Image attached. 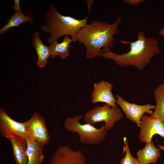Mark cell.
<instances>
[{
	"mask_svg": "<svg viewBox=\"0 0 164 164\" xmlns=\"http://www.w3.org/2000/svg\"><path fill=\"white\" fill-rule=\"evenodd\" d=\"M137 39L132 42L120 40L123 44H130L129 51L121 54L111 51L109 47L104 48L100 56L113 60L117 65L123 67L132 66L143 71L152 59L161 53L158 40L145 36L143 31L137 33Z\"/></svg>",
	"mask_w": 164,
	"mask_h": 164,
	"instance_id": "1",
	"label": "cell"
},
{
	"mask_svg": "<svg viewBox=\"0 0 164 164\" xmlns=\"http://www.w3.org/2000/svg\"><path fill=\"white\" fill-rule=\"evenodd\" d=\"M121 20V18L118 16L111 24L92 20L90 24H87L77 32V41L85 46L87 59H94L100 56L102 47H113L116 41L114 36L118 33V27Z\"/></svg>",
	"mask_w": 164,
	"mask_h": 164,
	"instance_id": "2",
	"label": "cell"
},
{
	"mask_svg": "<svg viewBox=\"0 0 164 164\" xmlns=\"http://www.w3.org/2000/svg\"><path fill=\"white\" fill-rule=\"evenodd\" d=\"M46 12L45 23L41 26L40 29L44 33L50 34L47 42L50 44L63 36H70L77 41V32L87 24L88 14L81 20L63 15L58 12L56 6L51 4Z\"/></svg>",
	"mask_w": 164,
	"mask_h": 164,
	"instance_id": "3",
	"label": "cell"
},
{
	"mask_svg": "<svg viewBox=\"0 0 164 164\" xmlns=\"http://www.w3.org/2000/svg\"><path fill=\"white\" fill-rule=\"evenodd\" d=\"M83 118L79 115L67 118L63 123L65 128L69 132L77 133L80 141L84 144L96 145L102 142L108 133L105 125L98 128L88 123L82 124L79 121Z\"/></svg>",
	"mask_w": 164,
	"mask_h": 164,
	"instance_id": "4",
	"label": "cell"
},
{
	"mask_svg": "<svg viewBox=\"0 0 164 164\" xmlns=\"http://www.w3.org/2000/svg\"><path fill=\"white\" fill-rule=\"evenodd\" d=\"M123 117L122 112L119 107H112L105 104L102 106H95L87 111L84 116V121L85 123L92 125L104 121L108 131L111 129L114 123L120 120Z\"/></svg>",
	"mask_w": 164,
	"mask_h": 164,
	"instance_id": "5",
	"label": "cell"
},
{
	"mask_svg": "<svg viewBox=\"0 0 164 164\" xmlns=\"http://www.w3.org/2000/svg\"><path fill=\"white\" fill-rule=\"evenodd\" d=\"M0 132L2 136L7 138L11 136L26 139L31 138L26 122H18L12 119L2 108L0 109Z\"/></svg>",
	"mask_w": 164,
	"mask_h": 164,
	"instance_id": "6",
	"label": "cell"
},
{
	"mask_svg": "<svg viewBox=\"0 0 164 164\" xmlns=\"http://www.w3.org/2000/svg\"><path fill=\"white\" fill-rule=\"evenodd\" d=\"M116 104H118L125 114L126 118L133 122L135 123L138 127L140 126L141 118L146 113L151 115L155 106L147 104L139 105L130 103L125 100L122 97L116 94Z\"/></svg>",
	"mask_w": 164,
	"mask_h": 164,
	"instance_id": "7",
	"label": "cell"
},
{
	"mask_svg": "<svg viewBox=\"0 0 164 164\" xmlns=\"http://www.w3.org/2000/svg\"><path fill=\"white\" fill-rule=\"evenodd\" d=\"M140 127L138 139L142 142H150L155 134H158L164 138V122L151 116L143 114L141 118Z\"/></svg>",
	"mask_w": 164,
	"mask_h": 164,
	"instance_id": "8",
	"label": "cell"
},
{
	"mask_svg": "<svg viewBox=\"0 0 164 164\" xmlns=\"http://www.w3.org/2000/svg\"><path fill=\"white\" fill-rule=\"evenodd\" d=\"M49 164H86V162L81 150H73L68 145H60L51 157Z\"/></svg>",
	"mask_w": 164,
	"mask_h": 164,
	"instance_id": "9",
	"label": "cell"
},
{
	"mask_svg": "<svg viewBox=\"0 0 164 164\" xmlns=\"http://www.w3.org/2000/svg\"><path fill=\"white\" fill-rule=\"evenodd\" d=\"M26 122L31 138L44 146L49 143L50 137L46 128V122L40 114L35 112L31 118Z\"/></svg>",
	"mask_w": 164,
	"mask_h": 164,
	"instance_id": "10",
	"label": "cell"
},
{
	"mask_svg": "<svg viewBox=\"0 0 164 164\" xmlns=\"http://www.w3.org/2000/svg\"><path fill=\"white\" fill-rule=\"evenodd\" d=\"M113 87V84L107 81L95 82L91 95L92 104L102 102L112 107L117 106L116 99L112 92Z\"/></svg>",
	"mask_w": 164,
	"mask_h": 164,
	"instance_id": "11",
	"label": "cell"
},
{
	"mask_svg": "<svg viewBox=\"0 0 164 164\" xmlns=\"http://www.w3.org/2000/svg\"><path fill=\"white\" fill-rule=\"evenodd\" d=\"M9 138L11 144L13 156L15 164H27V144L26 139L14 136Z\"/></svg>",
	"mask_w": 164,
	"mask_h": 164,
	"instance_id": "12",
	"label": "cell"
},
{
	"mask_svg": "<svg viewBox=\"0 0 164 164\" xmlns=\"http://www.w3.org/2000/svg\"><path fill=\"white\" fill-rule=\"evenodd\" d=\"M160 148H156L154 142L146 143L145 147L137 152V158L141 164L155 163L160 156Z\"/></svg>",
	"mask_w": 164,
	"mask_h": 164,
	"instance_id": "13",
	"label": "cell"
},
{
	"mask_svg": "<svg viewBox=\"0 0 164 164\" xmlns=\"http://www.w3.org/2000/svg\"><path fill=\"white\" fill-rule=\"evenodd\" d=\"M27 144V164H42L45 158L43 153L44 146L32 138L26 139Z\"/></svg>",
	"mask_w": 164,
	"mask_h": 164,
	"instance_id": "14",
	"label": "cell"
},
{
	"mask_svg": "<svg viewBox=\"0 0 164 164\" xmlns=\"http://www.w3.org/2000/svg\"><path fill=\"white\" fill-rule=\"evenodd\" d=\"M39 35V32L36 31L33 34L32 43L37 55V67L41 68L46 66L48 59L51 55L49 46L43 43Z\"/></svg>",
	"mask_w": 164,
	"mask_h": 164,
	"instance_id": "15",
	"label": "cell"
},
{
	"mask_svg": "<svg viewBox=\"0 0 164 164\" xmlns=\"http://www.w3.org/2000/svg\"><path fill=\"white\" fill-rule=\"evenodd\" d=\"M73 41H75L68 36H65L63 41L58 43V40L51 43L49 46L50 55L53 58L59 56L62 59H65L70 54V48L72 46L70 44Z\"/></svg>",
	"mask_w": 164,
	"mask_h": 164,
	"instance_id": "16",
	"label": "cell"
},
{
	"mask_svg": "<svg viewBox=\"0 0 164 164\" xmlns=\"http://www.w3.org/2000/svg\"><path fill=\"white\" fill-rule=\"evenodd\" d=\"M154 95L156 105L151 116L164 122V82L158 85L154 91Z\"/></svg>",
	"mask_w": 164,
	"mask_h": 164,
	"instance_id": "17",
	"label": "cell"
},
{
	"mask_svg": "<svg viewBox=\"0 0 164 164\" xmlns=\"http://www.w3.org/2000/svg\"><path fill=\"white\" fill-rule=\"evenodd\" d=\"M6 21L7 23L0 29V35L7 32L11 28L18 27L20 25L27 22H29L32 23L33 21L30 15L26 16L22 13H15L14 15L10 16L9 19H7Z\"/></svg>",
	"mask_w": 164,
	"mask_h": 164,
	"instance_id": "18",
	"label": "cell"
},
{
	"mask_svg": "<svg viewBox=\"0 0 164 164\" xmlns=\"http://www.w3.org/2000/svg\"><path fill=\"white\" fill-rule=\"evenodd\" d=\"M123 141V149L125 151V155L124 157H122L119 164H141L137 159L132 155L126 137L124 138Z\"/></svg>",
	"mask_w": 164,
	"mask_h": 164,
	"instance_id": "19",
	"label": "cell"
},
{
	"mask_svg": "<svg viewBox=\"0 0 164 164\" xmlns=\"http://www.w3.org/2000/svg\"><path fill=\"white\" fill-rule=\"evenodd\" d=\"M14 4L13 5L12 7V8L15 10V13H22L20 5V1L19 0H14Z\"/></svg>",
	"mask_w": 164,
	"mask_h": 164,
	"instance_id": "20",
	"label": "cell"
},
{
	"mask_svg": "<svg viewBox=\"0 0 164 164\" xmlns=\"http://www.w3.org/2000/svg\"><path fill=\"white\" fill-rule=\"evenodd\" d=\"M144 0H124V2L127 4L133 6H137L142 3Z\"/></svg>",
	"mask_w": 164,
	"mask_h": 164,
	"instance_id": "21",
	"label": "cell"
},
{
	"mask_svg": "<svg viewBox=\"0 0 164 164\" xmlns=\"http://www.w3.org/2000/svg\"><path fill=\"white\" fill-rule=\"evenodd\" d=\"M87 4V7L88 9V14H89L91 7L92 6L94 2L93 0H86Z\"/></svg>",
	"mask_w": 164,
	"mask_h": 164,
	"instance_id": "22",
	"label": "cell"
},
{
	"mask_svg": "<svg viewBox=\"0 0 164 164\" xmlns=\"http://www.w3.org/2000/svg\"><path fill=\"white\" fill-rule=\"evenodd\" d=\"M159 33L160 36H164V27L160 29Z\"/></svg>",
	"mask_w": 164,
	"mask_h": 164,
	"instance_id": "23",
	"label": "cell"
},
{
	"mask_svg": "<svg viewBox=\"0 0 164 164\" xmlns=\"http://www.w3.org/2000/svg\"><path fill=\"white\" fill-rule=\"evenodd\" d=\"M158 146L161 149H162L164 151V146L161 145H158Z\"/></svg>",
	"mask_w": 164,
	"mask_h": 164,
	"instance_id": "24",
	"label": "cell"
}]
</instances>
